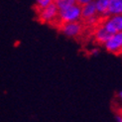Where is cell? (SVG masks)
<instances>
[{
    "mask_svg": "<svg viewBox=\"0 0 122 122\" xmlns=\"http://www.w3.org/2000/svg\"><path fill=\"white\" fill-rule=\"evenodd\" d=\"M81 19V6L72 4L64 9L59 10V20L63 24L78 22Z\"/></svg>",
    "mask_w": 122,
    "mask_h": 122,
    "instance_id": "1",
    "label": "cell"
},
{
    "mask_svg": "<svg viewBox=\"0 0 122 122\" xmlns=\"http://www.w3.org/2000/svg\"><path fill=\"white\" fill-rule=\"evenodd\" d=\"M39 19L43 23H52L59 19V9L55 3L39 10Z\"/></svg>",
    "mask_w": 122,
    "mask_h": 122,
    "instance_id": "2",
    "label": "cell"
},
{
    "mask_svg": "<svg viewBox=\"0 0 122 122\" xmlns=\"http://www.w3.org/2000/svg\"><path fill=\"white\" fill-rule=\"evenodd\" d=\"M110 35H115L122 32V15L109 16L108 19L102 25Z\"/></svg>",
    "mask_w": 122,
    "mask_h": 122,
    "instance_id": "3",
    "label": "cell"
},
{
    "mask_svg": "<svg viewBox=\"0 0 122 122\" xmlns=\"http://www.w3.org/2000/svg\"><path fill=\"white\" fill-rule=\"evenodd\" d=\"M105 50L111 54L119 55L122 50V32L112 35L105 43H104Z\"/></svg>",
    "mask_w": 122,
    "mask_h": 122,
    "instance_id": "4",
    "label": "cell"
},
{
    "mask_svg": "<svg viewBox=\"0 0 122 122\" xmlns=\"http://www.w3.org/2000/svg\"><path fill=\"white\" fill-rule=\"evenodd\" d=\"M82 27L78 22H72V23H66L63 24L62 32L63 34L68 38H76L80 36L81 33Z\"/></svg>",
    "mask_w": 122,
    "mask_h": 122,
    "instance_id": "5",
    "label": "cell"
},
{
    "mask_svg": "<svg viewBox=\"0 0 122 122\" xmlns=\"http://www.w3.org/2000/svg\"><path fill=\"white\" fill-rule=\"evenodd\" d=\"M96 16H97V12L93 2L81 6V18L84 19L87 23L89 24L95 23Z\"/></svg>",
    "mask_w": 122,
    "mask_h": 122,
    "instance_id": "6",
    "label": "cell"
},
{
    "mask_svg": "<svg viewBox=\"0 0 122 122\" xmlns=\"http://www.w3.org/2000/svg\"><path fill=\"white\" fill-rule=\"evenodd\" d=\"M122 15V0H109L107 16Z\"/></svg>",
    "mask_w": 122,
    "mask_h": 122,
    "instance_id": "7",
    "label": "cell"
},
{
    "mask_svg": "<svg viewBox=\"0 0 122 122\" xmlns=\"http://www.w3.org/2000/svg\"><path fill=\"white\" fill-rule=\"evenodd\" d=\"M93 3H94L97 14L101 16H107L109 0H94Z\"/></svg>",
    "mask_w": 122,
    "mask_h": 122,
    "instance_id": "8",
    "label": "cell"
},
{
    "mask_svg": "<svg viewBox=\"0 0 122 122\" xmlns=\"http://www.w3.org/2000/svg\"><path fill=\"white\" fill-rule=\"evenodd\" d=\"M112 35L109 34L106 30L103 28L102 26L99 27V28H97V30L95 31V34H94V37H95V40L100 43V44H103L104 45V43L111 37Z\"/></svg>",
    "mask_w": 122,
    "mask_h": 122,
    "instance_id": "9",
    "label": "cell"
},
{
    "mask_svg": "<svg viewBox=\"0 0 122 122\" xmlns=\"http://www.w3.org/2000/svg\"><path fill=\"white\" fill-rule=\"evenodd\" d=\"M52 3H54V0H36V7L38 8V10H41L48 7Z\"/></svg>",
    "mask_w": 122,
    "mask_h": 122,
    "instance_id": "10",
    "label": "cell"
},
{
    "mask_svg": "<svg viewBox=\"0 0 122 122\" xmlns=\"http://www.w3.org/2000/svg\"><path fill=\"white\" fill-rule=\"evenodd\" d=\"M93 1H94V0H75L76 4L80 5V6L86 5V4H88V3H91V2H93Z\"/></svg>",
    "mask_w": 122,
    "mask_h": 122,
    "instance_id": "11",
    "label": "cell"
},
{
    "mask_svg": "<svg viewBox=\"0 0 122 122\" xmlns=\"http://www.w3.org/2000/svg\"><path fill=\"white\" fill-rule=\"evenodd\" d=\"M99 53H100V50L97 48H94L91 50V55H92V56H97V55H99Z\"/></svg>",
    "mask_w": 122,
    "mask_h": 122,
    "instance_id": "12",
    "label": "cell"
},
{
    "mask_svg": "<svg viewBox=\"0 0 122 122\" xmlns=\"http://www.w3.org/2000/svg\"><path fill=\"white\" fill-rule=\"evenodd\" d=\"M115 119H116L117 122H122V116H121V114H116V115H115Z\"/></svg>",
    "mask_w": 122,
    "mask_h": 122,
    "instance_id": "13",
    "label": "cell"
},
{
    "mask_svg": "<svg viewBox=\"0 0 122 122\" xmlns=\"http://www.w3.org/2000/svg\"><path fill=\"white\" fill-rule=\"evenodd\" d=\"M118 96H119V98H121V96H122V91H121V90L118 92Z\"/></svg>",
    "mask_w": 122,
    "mask_h": 122,
    "instance_id": "14",
    "label": "cell"
}]
</instances>
